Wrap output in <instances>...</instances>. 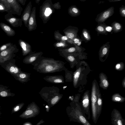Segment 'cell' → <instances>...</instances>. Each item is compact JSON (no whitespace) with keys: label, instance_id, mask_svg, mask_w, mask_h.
Wrapping results in <instances>:
<instances>
[{"label":"cell","instance_id":"ab89813d","mask_svg":"<svg viewBox=\"0 0 125 125\" xmlns=\"http://www.w3.org/2000/svg\"><path fill=\"white\" fill-rule=\"evenodd\" d=\"M53 5L54 9H58L61 8V6L60 4V3L59 2H57L53 4Z\"/></svg>","mask_w":125,"mask_h":125},{"label":"cell","instance_id":"ffe728a7","mask_svg":"<svg viewBox=\"0 0 125 125\" xmlns=\"http://www.w3.org/2000/svg\"><path fill=\"white\" fill-rule=\"evenodd\" d=\"M99 78L100 87L104 89H107L109 84L106 75L104 73H101L99 75Z\"/></svg>","mask_w":125,"mask_h":125},{"label":"cell","instance_id":"30bf717a","mask_svg":"<svg viewBox=\"0 0 125 125\" xmlns=\"http://www.w3.org/2000/svg\"><path fill=\"white\" fill-rule=\"evenodd\" d=\"M78 29L77 28L71 26H69L63 31L65 35L68 38V42L73 44V40L76 38Z\"/></svg>","mask_w":125,"mask_h":125},{"label":"cell","instance_id":"d6a6232c","mask_svg":"<svg viewBox=\"0 0 125 125\" xmlns=\"http://www.w3.org/2000/svg\"><path fill=\"white\" fill-rule=\"evenodd\" d=\"M53 45L56 48H64L66 47L68 45L66 42L60 41L55 43Z\"/></svg>","mask_w":125,"mask_h":125},{"label":"cell","instance_id":"b9f144b4","mask_svg":"<svg viewBox=\"0 0 125 125\" xmlns=\"http://www.w3.org/2000/svg\"><path fill=\"white\" fill-rule=\"evenodd\" d=\"M106 31L107 32H111L112 31V28L111 27L107 26L105 28Z\"/></svg>","mask_w":125,"mask_h":125},{"label":"cell","instance_id":"5bb4252c","mask_svg":"<svg viewBox=\"0 0 125 125\" xmlns=\"http://www.w3.org/2000/svg\"><path fill=\"white\" fill-rule=\"evenodd\" d=\"M42 52H33L29 54L24 59L23 62L26 64H31L34 65L38 59L42 56Z\"/></svg>","mask_w":125,"mask_h":125},{"label":"cell","instance_id":"7402d4cb","mask_svg":"<svg viewBox=\"0 0 125 125\" xmlns=\"http://www.w3.org/2000/svg\"><path fill=\"white\" fill-rule=\"evenodd\" d=\"M102 106V99L100 92L98 95L97 102V119L98 120L101 112Z\"/></svg>","mask_w":125,"mask_h":125},{"label":"cell","instance_id":"484cf974","mask_svg":"<svg viewBox=\"0 0 125 125\" xmlns=\"http://www.w3.org/2000/svg\"><path fill=\"white\" fill-rule=\"evenodd\" d=\"M6 70H8V71L16 76L21 71L20 69L14 65H9L6 67Z\"/></svg>","mask_w":125,"mask_h":125},{"label":"cell","instance_id":"6da1fadb","mask_svg":"<svg viewBox=\"0 0 125 125\" xmlns=\"http://www.w3.org/2000/svg\"><path fill=\"white\" fill-rule=\"evenodd\" d=\"M64 64L62 61L41 56L33 65L34 68L41 73H51L64 70Z\"/></svg>","mask_w":125,"mask_h":125},{"label":"cell","instance_id":"5b68a950","mask_svg":"<svg viewBox=\"0 0 125 125\" xmlns=\"http://www.w3.org/2000/svg\"><path fill=\"white\" fill-rule=\"evenodd\" d=\"M90 102L89 93L88 91H86L83 96L81 104L80 106L84 116L88 120L90 118Z\"/></svg>","mask_w":125,"mask_h":125},{"label":"cell","instance_id":"9c48e42d","mask_svg":"<svg viewBox=\"0 0 125 125\" xmlns=\"http://www.w3.org/2000/svg\"><path fill=\"white\" fill-rule=\"evenodd\" d=\"M111 122L113 125H125V121L118 110L114 109L111 113Z\"/></svg>","mask_w":125,"mask_h":125},{"label":"cell","instance_id":"f35d334b","mask_svg":"<svg viewBox=\"0 0 125 125\" xmlns=\"http://www.w3.org/2000/svg\"><path fill=\"white\" fill-rule=\"evenodd\" d=\"M81 41L79 39L76 38L74 39L73 40V44L74 45H75L77 44L80 41Z\"/></svg>","mask_w":125,"mask_h":125},{"label":"cell","instance_id":"d6986e66","mask_svg":"<svg viewBox=\"0 0 125 125\" xmlns=\"http://www.w3.org/2000/svg\"><path fill=\"white\" fill-rule=\"evenodd\" d=\"M0 27L7 36L11 37L15 35L16 32L15 31L5 23L2 22L0 23Z\"/></svg>","mask_w":125,"mask_h":125},{"label":"cell","instance_id":"f1b7e54d","mask_svg":"<svg viewBox=\"0 0 125 125\" xmlns=\"http://www.w3.org/2000/svg\"><path fill=\"white\" fill-rule=\"evenodd\" d=\"M81 71V67H80L74 73L73 75V84L74 87H75L78 83Z\"/></svg>","mask_w":125,"mask_h":125},{"label":"cell","instance_id":"60d3db41","mask_svg":"<svg viewBox=\"0 0 125 125\" xmlns=\"http://www.w3.org/2000/svg\"><path fill=\"white\" fill-rule=\"evenodd\" d=\"M17 0L19 3L21 4L23 6L25 5L26 1V0Z\"/></svg>","mask_w":125,"mask_h":125},{"label":"cell","instance_id":"8fae6325","mask_svg":"<svg viewBox=\"0 0 125 125\" xmlns=\"http://www.w3.org/2000/svg\"><path fill=\"white\" fill-rule=\"evenodd\" d=\"M10 7V9L8 13L17 14L19 16L21 15L23 9L17 0H7Z\"/></svg>","mask_w":125,"mask_h":125},{"label":"cell","instance_id":"d4e9b609","mask_svg":"<svg viewBox=\"0 0 125 125\" xmlns=\"http://www.w3.org/2000/svg\"><path fill=\"white\" fill-rule=\"evenodd\" d=\"M68 13L71 16L75 17L80 15V11L75 6H72L68 9Z\"/></svg>","mask_w":125,"mask_h":125},{"label":"cell","instance_id":"ba28073f","mask_svg":"<svg viewBox=\"0 0 125 125\" xmlns=\"http://www.w3.org/2000/svg\"><path fill=\"white\" fill-rule=\"evenodd\" d=\"M39 112L38 108L34 104H31L27 107L26 110L20 115V117L27 119L34 117Z\"/></svg>","mask_w":125,"mask_h":125},{"label":"cell","instance_id":"ac0fdd59","mask_svg":"<svg viewBox=\"0 0 125 125\" xmlns=\"http://www.w3.org/2000/svg\"><path fill=\"white\" fill-rule=\"evenodd\" d=\"M46 81L53 83H64V79L62 76H47L44 78Z\"/></svg>","mask_w":125,"mask_h":125},{"label":"cell","instance_id":"d590c367","mask_svg":"<svg viewBox=\"0 0 125 125\" xmlns=\"http://www.w3.org/2000/svg\"><path fill=\"white\" fill-rule=\"evenodd\" d=\"M119 13L121 16L123 17H125V6L122 5L119 8Z\"/></svg>","mask_w":125,"mask_h":125},{"label":"cell","instance_id":"83f0119b","mask_svg":"<svg viewBox=\"0 0 125 125\" xmlns=\"http://www.w3.org/2000/svg\"><path fill=\"white\" fill-rule=\"evenodd\" d=\"M81 36L83 41L85 42L90 41L91 39L89 33L86 29H85L83 30Z\"/></svg>","mask_w":125,"mask_h":125},{"label":"cell","instance_id":"f546056e","mask_svg":"<svg viewBox=\"0 0 125 125\" xmlns=\"http://www.w3.org/2000/svg\"><path fill=\"white\" fill-rule=\"evenodd\" d=\"M12 93L10 91L4 87H0V96L2 97H7L12 96Z\"/></svg>","mask_w":125,"mask_h":125},{"label":"cell","instance_id":"7c38bea8","mask_svg":"<svg viewBox=\"0 0 125 125\" xmlns=\"http://www.w3.org/2000/svg\"><path fill=\"white\" fill-rule=\"evenodd\" d=\"M6 21L14 27H21L22 21L21 19L15 17L11 13H7L4 16Z\"/></svg>","mask_w":125,"mask_h":125},{"label":"cell","instance_id":"7a4b0ae2","mask_svg":"<svg viewBox=\"0 0 125 125\" xmlns=\"http://www.w3.org/2000/svg\"><path fill=\"white\" fill-rule=\"evenodd\" d=\"M53 4L51 0H46L40 7V17L44 23H46L50 19L55 10Z\"/></svg>","mask_w":125,"mask_h":125},{"label":"cell","instance_id":"7bdbcfd3","mask_svg":"<svg viewBox=\"0 0 125 125\" xmlns=\"http://www.w3.org/2000/svg\"><path fill=\"white\" fill-rule=\"evenodd\" d=\"M121 0H109L108 1H109L110 2H116V1H121Z\"/></svg>","mask_w":125,"mask_h":125},{"label":"cell","instance_id":"74e56055","mask_svg":"<svg viewBox=\"0 0 125 125\" xmlns=\"http://www.w3.org/2000/svg\"><path fill=\"white\" fill-rule=\"evenodd\" d=\"M124 66L123 63L121 62L116 64L115 66V68L117 70H120L123 69Z\"/></svg>","mask_w":125,"mask_h":125},{"label":"cell","instance_id":"cb8c5ba5","mask_svg":"<svg viewBox=\"0 0 125 125\" xmlns=\"http://www.w3.org/2000/svg\"><path fill=\"white\" fill-rule=\"evenodd\" d=\"M17 77L18 80L22 83L26 82L30 79V74L21 72L19 73L16 76Z\"/></svg>","mask_w":125,"mask_h":125},{"label":"cell","instance_id":"1f68e13d","mask_svg":"<svg viewBox=\"0 0 125 125\" xmlns=\"http://www.w3.org/2000/svg\"><path fill=\"white\" fill-rule=\"evenodd\" d=\"M24 104L23 103L19 104L14 107L11 111V114L18 111L22 107Z\"/></svg>","mask_w":125,"mask_h":125},{"label":"cell","instance_id":"4fadbf2b","mask_svg":"<svg viewBox=\"0 0 125 125\" xmlns=\"http://www.w3.org/2000/svg\"><path fill=\"white\" fill-rule=\"evenodd\" d=\"M37 25L36 19V8L33 7L28 22L27 28L30 31L36 29Z\"/></svg>","mask_w":125,"mask_h":125},{"label":"cell","instance_id":"8d00e7d4","mask_svg":"<svg viewBox=\"0 0 125 125\" xmlns=\"http://www.w3.org/2000/svg\"><path fill=\"white\" fill-rule=\"evenodd\" d=\"M60 96L59 95H56L52 98L51 101L52 104L54 105L59 100Z\"/></svg>","mask_w":125,"mask_h":125},{"label":"cell","instance_id":"7dc6e473","mask_svg":"<svg viewBox=\"0 0 125 125\" xmlns=\"http://www.w3.org/2000/svg\"><path fill=\"white\" fill-rule=\"evenodd\" d=\"M1 114V112H0V115Z\"/></svg>","mask_w":125,"mask_h":125},{"label":"cell","instance_id":"9a60e30c","mask_svg":"<svg viewBox=\"0 0 125 125\" xmlns=\"http://www.w3.org/2000/svg\"><path fill=\"white\" fill-rule=\"evenodd\" d=\"M32 5L30 1L27 5L21 16V19L25 26L27 28L28 21L30 17L32 9Z\"/></svg>","mask_w":125,"mask_h":125},{"label":"cell","instance_id":"3957f363","mask_svg":"<svg viewBox=\"0 0 125 125\" xmlns=\"http://www.w3.org/2000/svg\"><path fill=\"white\" fill-rule=\"evenodd\" d=\"M100 92L98 84L95 80L92 83L91 93V108L92 118L93 122L96 124L97 121V102L98 95Z\"/></svg>","mask_w":125,"mask_h":125},{"label":"cell","instance_id":"bcb514c9","mask_svg":"<svg viewBox=\"0 0 125 125\" xmlns=\"http://www.w3.org/2000/svg\"><path fill=\"white\" fill-rule=\"evenodd\" d=\"M36 2L37 3H39V1H40V0H36Z\"/></svg>","mask_w":125,"mask_h":125},{"label":"cell","instance_id":"52a82bcc","mask_svg":"<svg viewBox=\"0 0 125 125\" xmlns=\"http://www.w3.org/2000/svg\"><path fill=\"white\" fill-rule=\"evenodd\" d=\"M114 13V8L111 7L98 14L95 21L98 24L103 23Z\"/></svg>","mask_w":125,"mask_h":125},{"label":"cell","instance_id":"ee69618b","mask_svg":"<svg viewBox=\"0 0 125 125\" xmlns=\"http://www.w3.org/2000/svg\"><path fill=\"white\" fill-rule=\"evenodd\" d=\"M81 42L82 41H80L77 44L75 45H74L75 46H79L81 45Z\"/></svg>","mask_w":125,"mask_h":125},{"label":"cell","instance_id":"4316f807","mask_svg":"<svg viewBox=\"0 0 125 125\" xmlns=\"http://www.w3.org/2000/svg\"><path fill=\"white\" fill-rule=\"evenodd\" d=\"M112 31L115 33H116L121 31L123 30V27L121 24L114 21L111 24Z\"/></svg>","mask_w":125,"mask_h":125},{"label":"cell","instance_id":"4dcf8cb0","mask_svg":"<svg viewBox=\"0 0 125 125\" xmlns=\"http://www.w3.org/2000/svg\"><path fill=\"white\" fill-rule=\"evenodd\" d=\"M112 101L119 103H122L125 100V98L120 94H116L113 95L112 97Z\"/></svg>","mask_w":125,"mask_h":125},{"label":"cell","instance_id":"e575fe53","mask_svg":"<svg viewBox=\"0 0 125 125\" xmlns=\"http://www.w3.org/2000/svg\"><path fill=\"white\" fill-rule=\"evenodd\" d=\"M62 36L60 32L59 31H55L54 33L55 39L57 41H60L61 38Z\"/></svg>","mask_w":125,"mask_h":125},{"label":"cell","instance_id":"f6af8a7d","mask_svg":"<svg viewBox=\"0 0 125 125\" xmlns=\"http://www.w3.org/2000/svg\"><path fill=\"white\" fill-rule=\"evenodd\" d=\"M122 84L123 86L124 87H125V79H124V80L122 82Z\"/></svg>","mask_w":125,"mask_h":125},{"label":"cell","instance_id":"e0dca14e","mask_svg":"<svg viewBox=\"0 0 125 125\" xmlns=\"http://www.w3.org/2000/svg\"><path fill=\"white\" fill-rule=\"evenodd\" d=\"M110 42H107L100 48L99 51V58H103L108 56L110 48Z\"/></svg>","mask_w":125,"mask_h":125},{"label":"cell","instance_id":"44dd1931","mask_svg":"<svg viewBox=\"0 0 125 125\" xmlns=\"http://www.w3.org/2000/svg\"><path fill=\"white\" fill-rule=\"evenodd\" d=\"M10 7L7 0H0V12H6L9 13L10 9Z\"/></svg>","mask_w":125,"mask_h":125},{"label":"cell","instance_id":"2e32d148","mask_svg":"<svg viewBox=\"0 0 125 125\" xmlns=\"http://www.w3.org/2000/svg\"><path fill=\"white\" fill-rule=\"evenodd\" d=\"M19 44L21 47L23 56L29 54L33 52L31 45L25 41L20 39L18 41Z\"/></svg>","mask_w":125,"mask_h":125},{"label":"cell","instance_id":"277c9868","mask_svg":"<svg viewBox=\"0 0 125 125\" xmlns=\"http://www.w3.org/2000/svg\"><path fill=\"white\" fill-rule=\"evenodd\" d=\"M71 115L75 121L83 125H91L84 116L80 104H76L73 108Z\"/></svg>","mask_w":125,"mask_h":125},{"label":"cell","instance_id":"8992f818","mask_svg":"<svg viewBox=\"0 0 125 125\" xmlns=\"http://www.w3.org/2000/svg\"><path fill=\"white\" fill-rule=\"evenodd\" d=\"M19 51L16 44H13L6 50L0 52V63L9 60L15 56Z\"/></svg>","mask_w":125,"mask_h":125},{"label":"cell","instance_id":"c3c4849f","mask_svg":"<svg viewBox=\"0 0 125 125\" xmlns=\"http://www.w3.org/2000/svg\"><path fill=\"white\" fill-rule=\"evenodd\" d=\"M1 106H0V108H1Z\"/></svg>","mask_w":125,"mask_h":125},{"label":"cell","instance_id":"603a6c76","mask_svg":"<svg viewBox=\"0 0 125 125\" xmlns=\"http://www.w3.org/2000/svg\"><path fill=\"white\" fill-rule=\"evenodd\" d=\"M107 26L104 23L98 24L95 29L97 34L107 35L108 34V32L105 30V28Z\"/></svg>","mask_w":125,"mask_h":125},{"label":"cell","instance_id":"836d02e7","mask_svg":"<svg viewBox=\"0 0 125 125\" xmlns=\"http://www.w3.org/2000/svg\"><path fill=\"white\" fill-rule=\"evenodd\" d=\"M13 44L12 43L9 42L2 45L0 46V52L6 50Z\"/></svg>","mask_w":125,"mask_h":125}]
</instances>
